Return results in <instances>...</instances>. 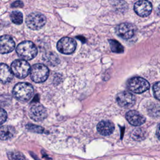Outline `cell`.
Instances as JSON below:
<instances>
[{"instance_id":"cell-1","label":"cell","mask_w":160,"mask_h":160,"mask_svg":"<svg viewBox=\"0 0 160 160\" xmlns=\"http://www.w3.org/2000/svg\"><path fill=\"white\" fill-rule=\"evenodd\" d=\"M34 94L32 85L28 82H19L15 85L12 90V94L19 101H27Z\"/></svg>"},{"instance_id":"cell-2","label":"cell","mask_w":160,"mask_h":160,"mask_svg":"<svg viewBox=\"0 0 160 160\" xmlns=\"http://www.w3.org/2000/svg\"><path fill=\"white\" fill-rule=\"evenodd\" d=\"M16 53L19 58L24 60H31L37 55L38 49L32 42L25 41L18 44L16 48Z\"/></svg>"},{"instance_id":"cell-3","label":"cell","mask_w":160,"mask_h":160,"mask_svg":"<svg viewBox=\"0 0 160 160\" xmlns=\"http://www.w3.org/2000/svg\"><path fill=\"white\" fill-rule=\"evenodd\" d=\"M49 73V69L46 65L42 64H36L31 68L30 76L34 82L40 83L44 82L48 79Z\"/></svg>"},{"instance_id":"cell-4","label":"cell","mask_w":160,"mask_h":160,"mask_svg":"<svg viewBox=\"0 0 160 160\" xmlns=\"http://www.w3.org/2000/svg\"><path fill=\"white\" fill-rule=\"evenodd\" d=\"M11 68L15 76L22 79L30 73L31 68L26 61L17 59L12 62Z\"/></svg>"},{"instance_id":"cell-5","label":"cell","mask_w":160,"mask_h":160,"mask_svg":"<svg viewBox=\"0 0 160 160\" xmlns=\"http://www.w3.org/2000/svg\"><path fill=\"white\" fill-rule=\"evenodd\" d=\"M149 87L150 85L148 81L141 77H133L128 82V89L131 91L138 94L146 91Z\"/></svg>"},{"instance_id":"cell-6","label":"cell","mask_w":160,"mask_h":160,"mask_svg":"<svg viewBox=\"0 0 160 160\" xmlns=\"http://www.w3.org/2000/svg\"><path fill=\"white\" fill-rule=\"evenodd\" d=\"M46 21V17L39 12L31 13L26 19L27 26L33 30H38L42 28L45 25Z\"/></svg>"},{"instance_id":"cell-7","label":"cell","mask_w":160,"mask_h":160,"mask_svg":"<svg viewBox=\"0 0 160 160\" xmlns=\"http://www.w3.org/2000/svg\"><path fill=\"white\" fill-rule=\"evenodd\" d=\"M76 48V42L71 38L64 37L57 43L58 50L64 54H71L74 52Z\"/></svg>"},{"instance_id":"cell-8","label":"cell","mask_w":160,"mask_h":160,"mask_svg":"<svg viewBox=\"0 0 160 160\" xmlns=\"http://www.w3.org/2000/svg\"><path fill=\"white\" fill-rule=\"evenodd\" d=\"M116 34L122 39H129L134 35L136 27L132 24L123 22L116 27Z\"/></svg>"},{"instance_id":"cell-9","label":"cell","mask_w":160,"mask_h":160,"mask_svg":"<svg viewBox=\"0 0 160 160\" xmlns=\"http://www.w3.org/2000/svg\"><path fill=\"white\" fill-rule=\"evenodd\" d=\"M118 104L122 108H130L132 106L136 101L135 96L128 91H122L116 96Z\"/></svg>"},{"instance_id":"cell-10","label":"cell","mask_w":160,"mask_h":160,"mask_svg":"<svg viewBox=\"0 0 160 160\" xmlns=\"http://www.w3.org/2000/svg\"><path fill=\"white\" fill-rule=\"evenodd\" d=\"M47 111L45 108L40 104H33L29 110L30 118L37 122L44 120L47 117Z\"/></svg>"},{"instance_id":"cell-11","label":"cell","mask_w":160,"mask_h":160,"mask_svg":"<svg viewBox=\"0 0 160 160\" xmlns=\"http://www.w3.org/2000/svg\"><path fill=\"white\" fill-rule=\"evenodd\" d=\"M134 9L139 16L146 17L152 11V4L148 1H139L134 4Z\"/></svg>"},{"instance_id":"cell-12","label":"cell","mask_w":160,"mask_h":160,"mask_svg":"<svg viewBox=\"0 0 160 160\" xmlns=\"http://www.w3.org/2000/svg\"><path fill=\"white\" fill-rule=\"evenodd\" d=\"M15 42L11 36L2 35L1 38L0 51L1 54H7L14 50Z\"/></svg>"},{"instance_id":"cell-13","label":"cell","mask_w":160,"mask_h":160,"mask_svg":"<svg viewBox=\"0 0 160 160\" xmlns=\"http://www.w3.org/2000/svg\"><path fill=\"white\" fill-rule=\"evenodd\" d=\"M126 118L131 125L135 126L142 125L146 121L145 118L139 112L134 110L129 111L126 114Z\"/></svg>"},{"instance_id":"cell-14","label":"cell","mask_w":160,"mask_h":160,"mask_svg":"<svg viewBox=\"0 0 160 160\" xmlns=\"http://www.w3.org/2000/svg\"><path fill=\"white\" fill-rule=\"evenodd\" d=\"M97 130L98 132L102 136H109L113 132L114 126L111 121L103 120L98 124Z\"/></svg>"},{"instance_id":"cell-15","label":"cell","mask_w":160,"mask_h":160,"mask_svg":"<svg viewBox=\"0 0 160 160\" xmlns=\"http://www.w3.org/2000/svg\"><path fill=\"white\" fill-rule=\"evenodd\" d=\"M13 78L12 71L8 65L1 63L0 66V79L1 82L7 83L10 82Z\"/></svg>"},{"instance_id":"cell-16","label":"cell","mask_w":160,"mask_h":160,"mask_svg":"<svg viewBox=\"0 0 160 160\" xmlns=\"http://www.w3.org/2000/svg\"><path fill=\"white\" fill-rule=\"evenodd\" d=\"M16 130L11 126H3L0 129V138L2 140H8L14 137Z\"/></svg>"},{"instance_id":"cell-17","label":"cell","mask_w":160,"mask_h":160,"mask_svg":"<svg viewBox=\"0 0 160 160\" xmlns=\"http://www.w3.org/2000/svg\"><path fill=\"white\" fill-rule=\"evenodd\" d=\"M44 61L51 66H55L59 62V59L56 54L52 52H48L46 54L44 57Z\"/></svg>"},{"instance_id":"cell-18","label":"cell","mask_w":160,"mask_h":160,"mask_svg":"<svg viewBox=\"0 0 160 160\" xmlns=\"http://www.w3.org/2000/svg\"><path fill=\"white\" fill-rule=\"evenodd\" d=\"M10 18L12 22L18 25L22 24L23 21L22 14L18 11H12L10 14Z\"/></svg>"},{"instance_id":"cell-19","label":"cell","mask_w":160,"mask_h":160,"mask_svg":"<svg viewBox=\"0 0 160 160\" xmlns=\"http://www.w3.org/2000/svg\"><path fill=\"white\" fill-rule=\"evenodd\" d=\"M111 49L112 52L116 53H121L124 51L123 46L117 41L114 39L109 40Z\"/></svg>"},{"instance_id":"cell-20","label":"cell","mask_w":160,"mask_h":160,"mask_svg":"<svg viewBox=\"0 0 160 160\" xmlns=\"http://www.w3.org/2000/svg\"><path fill=\"white\" fill-rule=\"evenodd\" d=\"M131 137L134 140L141 141L146 138V132L141 128L134 129L131 134Z\"/></svg>"},{"instance_id":"cell-21","label":"cell","mask_w":160,"mask_h":160,"mask_svg":"<svg viewBox=\"0 0 160 160\" xmlns=\"http://www.w3.org/2000/svg\"><path fill=\"white\" fill-rule=\"evenodd\" d=\"M9 160H26L23 154L18 151H10L8 152Z\"/></svg>"},{"instance_id":"cell-22","label":"cell","mask_w":160,"mask_h":160,"mask_svg":"<svg viewBox=\"0 0 160 160\" xmlns=\"http://www.w3.org/2000/svg\"><path fill=\"white\" fill-rule=\"evenodd\" d=\"M26 127L28 130L34 132L43 133L44 132V129L43 128H42L41 126H39L32 124H28Z\"/></svg>"},{"instance_id":"cell-23","label":"cell","mask_w":160,"mask_h":160,"mask_svg":"<svg viewBox=\"0 0 160 160\" xmlns=\"http://www.w3.org/2000/svg\"><path fill=\"white\" fill-rule=\"evenodd\" d=\"M149 113L152 116H160V106H152L150 109H149Z\"/></svg>"},{"instance_id":"cell-24","label":"cell","mask_w":160,"mask_h":160,"mask_svg":"<svg viewBox=\"0 0 160 160\" xmlns=\"http://www.w3.org/2000/svg\"><path fill=\"white\" fill-rule=\"evenodd\" d=\"M153 93L156 99L160 100V81L155 83L153 86Z\"/></svg>"},{"instance_id":"cell-25","label":"cell","mask_w":160,"mask_h":160,"mask_svg":"<svg viewBox=\"0 0 160 160\" xmlns=\"http://www.w3.org/2000/svg\"><path fill=\"white\" fill-rule=\"evenodd\" d=\"M7 119V113L2 108L1 109V124H2Z\"/></svg>"},{"instance_id":"cell-26","label":"cell","mask_w":160,"mask_h":160,"mask_svg":"<svg viewBox=\"0 0 160 160\" xmlns=\"http://www.w3.org/2000/svg\"><path fill=\"white\" fill-rule=\"evenodd\" d=\"M23 2L22 1H15L14 2H12L11 4V7L12 8H21L23 6Z\"/></svg>"},{"instance_id":"cell-27","label":"cell","mask_w":160,"mask_h":160,"mask_svg":"<svg viewBox=\"0 0 160 160\" xmlns=\"http://www.w3.org/2000/svg\"><path fill=\"white\" fill-rule=\"evenodd\" d=\"M157 136H158L159 139L160 140V124L159 125L158 129H157Z\"/></svg>"},{"instance_id":"cell-28","label":"cell","mask_w":160,"mask_h":160,"mask_svg":"<svg viewBox=\"0 0 160 160\" xmlns=\"http://www.w3.org/2000/svg\"><path fill=\"white\" fill-rule=\"evenodd\" d=\"M157 14L160 17V6H159L157 9Z\"/></svg>"}]
</instances>
